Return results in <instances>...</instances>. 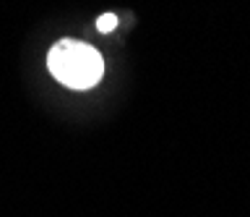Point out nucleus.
<instances>
[{
  "label": "nucleus",
  "mask_w": 250,
  "mask_h": 217,
  "mask_svg": "<svg viewBox=\"0 0 250 217\" xmlns=\"http://www.w3.org/2000/svg\"><path fill=\"white\" fill-rule=\"evenodd\" d=\"M115 26H117V19L112 16V13H104V16H99V21H97L99 32H112Z\"/></svg>",
  "instance_id": "f03ea898"
},
{
  "label": "nucleus",
  "mask_w": 250,
  "mask_h": 217,
  "mask_svg": "<svg viewBox=\"0 0 250 217\" xmlns=\"http://www.w3.org/2000/svg\"><path fill=\"white\" fill-rule=\"evenodd\" d=\"M47 68L62 87L91 89L104 76L99 50L81 40H58L47 52Z\"/></svg>",
  "instance_id": "f257e3e1"
}]
</instances>
